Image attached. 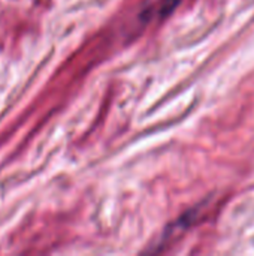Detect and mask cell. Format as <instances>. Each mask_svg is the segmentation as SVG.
I'll return each instance as SVG.
<instances>
[{
	"instance_id": "1",
	"label": "cell",
	"mask_w": 254,
	"mask_h": 256,
	"mask_svg": "<svg viewBox=\"0 0 254 256\" xmlns=\"http://www.w3.org/2000/svg\"><path fill=\"white\" fill-rule=\"evenodd\" d=\"M180 3H181V0H163L162 2V6H160V15L162 16L171 15L178 8Z\"/></svg>"
}]
</instances>
